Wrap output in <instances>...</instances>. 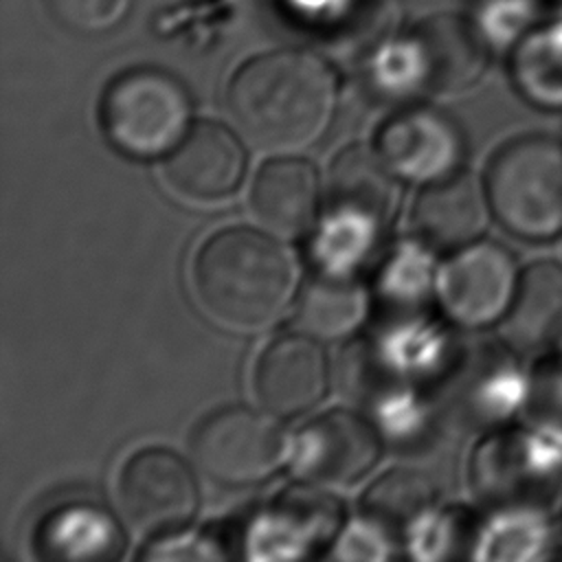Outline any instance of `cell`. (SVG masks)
<instances>
[{"label": "cell", "instance_id": "obj_1", "mask_svg": "<svg viewBox=\"0 0 562 562\" xmlns=\"http://www.w3.org/2000/svg\"><path fill=\"white\" fill-rule=\"evenodd\" d=\"M336 101L338 86L329 64L299 48L248 59L226 90V112L239 134L272 154H294L318 143Z\"/></svg>", "mask_w": 562, "mask_h": 562}, {"label": "cell", "instance_id": "obj_2", "mask_svg": "<svg viewBox=\"0 0 562 562\" xmlns=\"http://www.w3.org/2000/svg\"><path fill=\"white\" fill-rule=\"evenodd\" d=\"M294 283L288 250L246 226L211 235L193 263L200 303L233 327H261L279 318L294 294Z\"/></svg>", "mask_w": 562, "mask_h": 562}, {"label": "cell", "instance_id": "obj_3", "mask_svg": "<svg viewBox=\"0 0 562 562\" xmlns=\"http://www.w3.org/2000/svg\"><path fill=\"white\" fill-rule=\"evenodd\" d=\"M393 176L380 151L367 145H349L336 156L314 246L323 270L347 274L375 250L397 211L400 187Z\"/></svg>", "mask_w": 562, "mask_h": 562}, {"label": "cell", "instance_id": "obj_4", "mask_svg": "<svg viewBox=\"0 0 562 562\" xmlns=\"http://www.w3.org/2000/svg\"><path fill=\"white\" fill-rule=\"evenodd\" d=\"M476 496L492 505L562 503V415L531 411L520 422L490 430L472 454Z\"/></svg>", "mask_w": 562, "mask_h": 562}, {"label": "cell", "instance_id": "obj_5", "mask_svg": "<svg viewBox=\"0 0 562 562\" xmlns=\"http://www.w3.org/2000/svg\"><path fill=\"white\" fill-rule=\"evenodd\" d=\"M494 220L525 241L562 235V140L525 134L501 145L485 173Z\"/></svg>", "mask_w": 562, "mask_h": 562}, {"label": "cell", "instance_id": "obj_6", "mask_svg": "<svg viewBox=\"0 0 562 562\" xmlns=\"http://www.w3.org/2000/svg\"><path fill=\"white\" fill-rule=\"evenodd\" d=\"M101 123L119 151L132 158H158L191 130V97L173 75L134 68L105 88Z\"/></svg>", "mask_w": 562, "mask_h": 562}, {"label": "cell", "instance_id": "obj_7", "mask_svg": "<svg viewBox=\"0 0 562 562\" xmlns=\"http://www.w3.org/2000/svg\"><path fill=\"white\" fill-rule=\"evenodd\" d=\"M441 380L457 415L487 432L520 422L536 406L533 364L512 345L483 342L459 349Z\"/></svg>", "mask_w": 562, "mask_h": 562}, {"label": "cell", "instance_id": "obj_8", "mask_svg": "<svg viewBox=\"0 0 562 562\" xmlns=\"http://www.w3.org/2000/svg\"><path fill=\"white\" fill-rule=\"evenodd\" d=\"M288 448L281 426L270 415L246 406L215 411L191 439V454L200 472L228 487L270 479Z\"/></svg>", "mask_w": 562, "mask_h": 562}, {"label": "cell", "instance_id": "obj_9", "mask_svg": "<svg viewBox=\"0 0 562 562\" xmlns=\"http://www.w3.org/2000/svg\"><path fill=\"white\" fill-rule=\"evenodd\" d=\"M522 270L498 241L474 239L457 248L437 270V296L461 327L485 329L509 314Z\"/></svg>", "mask_w": 562, "mask_h": 562}, {"label": "cell", "instance_id": "obj_10", "mask_svg": "<svg viewBox=\"0 0 562 562\" xmlns=\"http://www.w3.org/2000/svg\"><path fill=\"white\" fill-rule=\"evenodd\" d=\"M292 472L310 483H358L380 459V437L364 417L336 408L305 424L288 448Z\"/></svg>", "mask_w": 562, "mask_h": 562}, {"label": "cell", "instance_id": "obj_11", "mask_svg": "<svg viewBox=\"0 0 562 562\" xmlns=\"http://www.w3.org/2000/svg\"><path fill=\"white\" fill-rule=\"evenodd\" d=\"M125 518L145 533L184 527L198 509V483L191 468L171 450L147 448L130 457L119 479Z\"/></svg>", "mask_w": 562, "mask_h": 562}, {"label": "cell", "instance_id": "obj_12", "mask_svg": "<svg viewBox=\"0 0 562 562\" xmlns=\"http://www.w3.org/2000/svg\"><path fill=\"white\" fill-rule=\"evenodd\" d=\"M465 149L459 123L428 105L402 110L378 134V151L395 176L426 184L461 171Z\"/></svg>", "mask_w": 562, "mask_h": 562}, {"label": "cell", "instance_id": "obj_13", "mask_svg": "<svg viewBox=\"0 0 562 562\" xmlns=\"http://www.w3.org/2000/svg\"><path fill=\"white\" fill-rule=\"evenodd\" d=\"M329 384L327 358L310 334H283L259 356L255 393L277 417H299L312 411Z\"/></svg>", "mask_w": 562, "mask_h": 562}, {"label": "cell", "instance_id": "obj_14", "mask_svg": "<svg viewBox=\"0 0 562 562\" xmlns=\"http://www.w3.org/2000/svg\"><path fill=\"white\" fill-rule=\"evenodd\" d=\"M246 173V151L239 138L213 121L195 123L169 151L167 182L182 195L200 202L228 198Z\"/></svg>", "mask_w": 562, "mask_h": 562}, {"label": "cell", "instance_id": "obj_15", "mask_svg": "<svg viewBox=\"0 0 562 562\" xmlns=\"http://www.w3.org/2000/svg\"><path fill=\"white\" fill-rule=\"evenodd\" d=\"M470 558L507 562H547L562 558V522L544 503L518 501L492 505L474 522Z\"/></svg>", "mask_w": 562, "mask_h": 562}, {"label": "cell", "instance_id": "obj_16", "mask_svg": "<svg viewBox=\"0 0 562 562\" xmlns=\"http://www.w3.org/2000/svg\"><path fill=\"white\" fill-rule=\"evenodd\" d=\"M490 211L485 184L465 171L426 184L413 206V226L424 246L461 248L481 237Z\"/></svg>", "mask_w": 562, "mask_h": 562}, {"label": "cell", "instance_id": "obj_17", "mask_svg": "<svg viewBox=\"0 0 562 562\" xmlns=\"http://www.w3.org/2000/svg\"><path fill=\"white\" fill-rule=\"evenodd\" d=\"M318 200V171L303 158H274L266 162L250 189L252 213L283 235L303 233L316 217Z\"/></svg>", "mask_w": 562, "mask_h": 562}, {"label": "cell", "instance_id": "obj_18", "mask_svg": "<svg viewBox=\"0 0 562 562\" xmlns=\"http://www.w3.org/2000/svg\"><path fill=\"white\" fill-rule=\"evenodd\" d=\"M509 345L542 356L562 338V266L551 259L522 270L518 292L505 316Z\"/></svg>", "mask_w": 562, "mask_h": 562}, {"label": "cell", "instance_id": "obj_19", "mask_svg": "<svg viewBox=\"0 0 562 562\" xmlns=\"http://www.w3.org/2000/svg\"><path fill=\"white\" fill-rule=\"evenodd\" d=\"M487 50L474 24L459 18L430 20L417 42L422 86L439 92L470 86L483 72Z\"/></svg>", "mask_w": 562, "mask_h": 562}, {"label": "cell", "instance_id": "obj_20", "mask_svg": "<svg viewBox=\"0 0 562 562\" xmlns=\"http://www.w3.org/2000/svg\"><path fill=\"white\" fill-rule=\"evenodd\" d=\"M37 544L46 558L110 560L121 553L123 536L116 520L99 505L70 503L44 518Z\"/></svg>", "mask_w": 562, "mask_h": 562}, {"label": "cell", "instance_id": "obj_21", "mask_svg": "<svg viewBox=\"0 0 562 562\" xmlns=\"http://www.w3.org/2000/svg\"><path fill=\"white\" fill-rule=\"evenodd\" d=\"M509 75L529 105L562 112V9L547 15L509 53Z\"/></svg>", "mask_w": 562, "mask_h": 562}, {"label": "cell", "instance_id": "obj_22", "mask_svg": "<svg viewBox=\"0 0 562 562\" xmlns=\"http://www.w3.org/2000/svg\"><path fill=\"white\" fill-rule=\"evenodd\" d=\"M367 305V292L358 281L347 274L321 270L301 285L296 316L305 334L334 340L360 327Z\"/></svg>", "mask_w": 562, "mask_h": 562}, {"label": "cell", "instance_id": "obj_23", "mask_svg": "<svg viewBox=\"0 0 562 562\" xmlns=\"http://www.w3.org/2000/svg\"><path fill=\"white\" fill-rule=\"evenodd\" d=\"M338 520L336 503L288 496L274 514L261 518L255 529V542L259 549L255 555H301L312 549L314 542L327 538Z\"/></svg>", "mask_w": 562, "mask_h": 562}, {"label": "cell", "instance_id": "obj_24", "mask_svg": "<svg viewBox=\"0 0 562 562\" xmlns=\"http://www.w3.org/2000/svg\"><path fill=\"white\" fill-rule=\"evenodd\" d=\"M437 270L426 248H397L378 281L382 323L424 321L428 299L437 290Z\"/></svg>", "mask_w": 562, "mask_h": 562}, {"label": "cell", "instance_id": "obj_25", "mask_svg": "<svg viewBox=\"0 0 562 562\" xmlns=\"http://www.w3.org/2000/svg\"><path fill=\"white\" fill-rule=\"evenodd\" d=\"M432 485L415 470H391L364 496V516L384 536L415 531L432 512Z\"/></svg>", "mask_w": 562, "mask_h": 562}, {"label": "cell", "instance_id": "obj_26", "mask_svg": "<svg viewBox=\"0 0 562 562\" xmlns=\"http://www.w3.org/2000/svg\"><path fill=\"white\" fill-rule=\"evenodd\" d=\"M542 0H485L474 22L487 48L512 53L540 22Z\"/></svg>", "mask_w": 562, "mask_h": 562}, {"label": "cell", "instance_id": "obj_27", "mask_svg": "<svg viewBox=\"0 0 562 562\" xmlns=\"http://www.w3.org/2000/svg\"><path fill=\"white\" fill-rule=\"evenodd\" d=\"M50 13L79 33H103L125 20L132 0H46Z\"/></svg>", "mask_w": 562, "mask_h": 562}, {"label": "cell", "instance_id": "obj_28", "mask_svg": "<svg viewBox=\"0 0 562 562\" xmlns=\"http://www.w3.org/2000/svg\"><path fill=\"white\" fill-rule=\"evenodd\" d=\"M536 375V406L533 411H549L562 415V338L533 364Z\"/></svg>", "mask_w": 562, "mask_h": 562}, {"label": "cell", "instance_id": "obj_29", "mask_svg": "<svg viewBox=\"0 0 562 562\" xmlns=\"http://www.w3.org/2000/svg\"><path fill=\"white\" fill-rule=\"evenodd\" d=\"M213 542H209L202 536H173L167 540L156 542V547H151L145 558H220L224 555L222 551H215L211 547Z\"/></svg>", "mask_w": 562, "mask_h": 562}, {"label": "cell", "instance_id": "obj_30", "mask_svg": "<svg viewBox=\"0 0 562 562\" xmlns=\"http://www.w3.org/2000/svg\"><path fill=\"white\" fill-rule=\"evenodd\" d=\"M542 4L547 7V4H551L555 11H560L562 9V0H542Z\"/></svg>", "mask_w": 562, "mask_h": 562}]
</instances>
